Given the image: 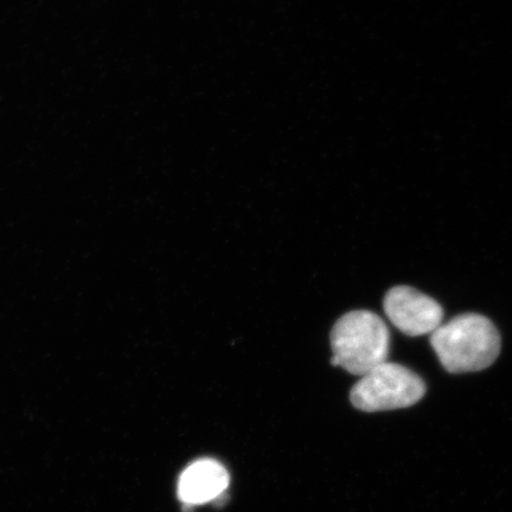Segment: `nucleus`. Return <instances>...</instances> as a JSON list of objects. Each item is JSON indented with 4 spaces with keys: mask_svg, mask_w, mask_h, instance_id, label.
Here are the masks:
<instances>
[{
    "mask_svg": "<svg viewBox=\"0 0 512 512\" xmlns=\"http://www.w3.org/2000/svg\"><path fill=\"white\" fill-rule=\"evenodd\" d=\"M431 345L451 374L475 373L494 364L501 352V336L489 318L465 313L431 334Z\"/></svg>",
    "mask_w": 512,
    "mask_h": 512,
    "instance_id": "f257e3e1",
    "label": "nucleus"
},
{
    "mask_svg": "<svg viewBox=\"0 0 512 512\" xmlns=\"http://www.w3.org/2000/svg\"><path fill=\"white\" fill-rule=\"evenodd\" d=\"M383 309L390 322L409 337L433 334L444 319L439 303L409 286L392 288L384 297Z\"/></svg>",
    "mask_w": 512,
    "mask_h": 512,
    "instance_id": "20e7f679",
    "label": "nucleus"
},
{
    "mask_svg": "<svg viewBox=\"0 0 512 512\" xmlns=\"http://www.w3.org/2000/svg\"><path fill=\"white\" fill-rule=\"evenodd\" d=\"M426 393L424 380L401 364L384 362L361 376L351 389L352 405L360 411L376 413L407 408Z\"/></svg>",
    "mask_w": 512,
    "mask_h": 512,
    "instance_id": "7ed1b4c3",
    "label": "nucleus"
},
{
    "mask_svg": "<svg viewBox=\"0 0 512 512\" xmlns=\"http://www.w3.org/2000/svg\"><path fill=\"white\" fill-rule=\"evenodd\" d=\"M331 364L363 376L388 361L390 334L384 320L370 311H352L331 331Z\"/></svg>",
    "mask_w": 512,
    "mask_h": 512,
    "instance_id": "f03ea898",
    "label": "nucleus"
},
{
    "mask_svg": "<svg viewBox=\"0 0 512 512\" xmlns=\"http://www.w3.org/2000/svg\"><path fill=\"white\" fill-rule=\"evenodd\" d=\"M229 486V473L214 459H200L185 469L179 477L178 497L184 505L215 502Z\"/></svg>",
    "mask_w": 512,
    "mask_h": 512,
    "instance_id": "39448f33",
    "label": "nucleus"
}]
</instances>
